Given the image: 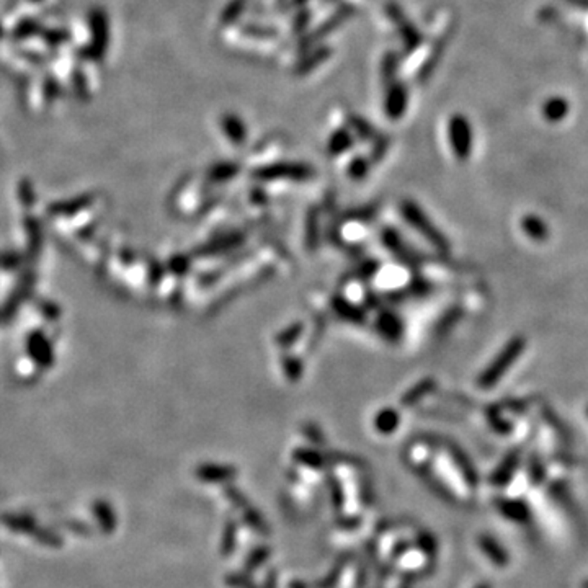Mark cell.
<instances>
[{
    "instance_id": "cell-1",
    "label": "cell",
    "mask_w": 588,
    "mask_h": 588,
    "mask_svg": "<svg viewBox=\"0 0 588 588\" xmlns=\"http://www.w3.org/2000/svg\"><path fill=\"white\" fill-rule=\"evenodd\" d=\"M526 348V340L523 337H513L510 342L503 347L499 354L492 359L489 367H487L478 378V386L482 389H490L494 388L495 384L500 383V379L507 374V371L510 369L518 358L521 357V353Z\"/></svg>"
},
{
    "instance_id": "cell-2",
    "label": "cell",
    "mask_w": 588,
    "mask_h": 588,
    "mask_svg": "<svg viewBox=\"0 0 588 588\" xmlns=\"http://www.w3.org/2000/svg\"><path fill=\"white\" fill-rule=\"evenodd\" d=\"M404 216L415 229L420 232V234L425 237V239L432 243L433 247L437 248L438 252L448 253L449 252V242L446 237L443 236V232L438 229V227L433 224V222L427 218V214L423 213L420 206L414 203H405L404 204Z\"/></svg>"
},
{
    "instance_id": "cell-3",
    "label": "cell",
    "mask_w": 588,
    "mask_h": 588,
    "mask_svg": "<svg viewBox=\"0 0 588 588\" xmlns=\"http://www.w3.org/2000/svg\"><path fill=\"white\" fill-rule=\"evenodd\" d=\"M449 141H451L453 152L458 161H468L469 154L473 151V132L463 116H454L449 123Z\"/></svg>"
},
{
    "instance_id": "cell-4",
    "label": "cell",
    "mask_w": 588,
    "mask_h": 588,
    "mask_svg": "<svg viewBox=\"0 0 588 588\" xmlns=\"http://www.w3.org/2000/svg\"><path fill=\"white\" fill-rule=\"evenodd\" d=\"M25 347L26 352H28V357L33 359L35 364H38V368H50L52 362V348L50 338L45 335V332H31Z\"/></svg>"
},
{
    "instance_id": "cell-5",
    "label": "cell",
    "mask_w": 588,
    "mask_h": 588,
    "mask_svg": "<svg viewBox=\"0 0 588 588\" xmlns=\"http://www.w3.org/2000/svg\"><path fill=\"white\" fill-rule=\"evenodd\" d=\"M0 524L8 531L17 534H30L33 536L36 529L40 528L36 518L26 512H5L0 515Z\"/></svg>"
},
{
    "instance_id": "cell-6",
    "label": "cell",
    "mask_w": 588,
    "mask_h": 588,
    "mask_svg": "<svg viewBox=\"0 0 588 588\" xmlns=\"http://www.w3.org/2000/svg\"><path fill=\"white\" fill-rule=\"evenodd\" d=\"M520 458H521L520 453H518L517 449H515V451L508 453L507 456L503 458L502 463L497 466L494 474H492V484L503 487V485H507L513 478H515L518 466H520Z\"/></svg>"
},
{
    "instance_id": "cell-7",
    "label": "cell",
    "mask_w": 588,
    "mask_h": 588,
    "mask_svg": "<svg viewBox=\"0 0 588 588\" xmlns=\"http://www.w3.org/2000/svg\"><path fill=\"white\" fill-rule=\"evenodd\" d=\"M521 229L534 242H544L549 237L548 224L536 214H526L521 218Z\"/></svg>"
},
{
    "instance_id": "cell-8",
    "label": "cell",
    "mask_w": 588,
    "mask_h": 588,
    "mask_svg": "<svg viewBox=\"0 0 588 588\" xmlns=\"http://www.w3.org/2000/svg\"><path fill=\"white\" fill-rule=\"evenodd\" d=\"M500 513L508 520L524 523L529 518V510L521 500L517 499H503L499 502Z\"/></svg>"
},
{
    "instance_id": "cell-9",
    "label": "cell",
    "mask_w": 588,
    "mask_h": 588,
    "mask_svg": "<svg viewBox=\"0 0 588 588\" xmlns=\"http://www.w3.org/2000/svg\"><path fill=\"white\" fill-rule=\"evenodd\" d=\"M479 546H480V550L484 553L487 558L492 560V564L499 565V567H505L508 564V558L505 554V550L500 548V544L494 541V539L489 538V536H482L479 539Z\"/></svg>"
},
{
    "instance_id": "cell-10",
    "label": "cell",
    "mask_w": 588,
    "mask_h": 588,
    "mask_svg": "<svg viewBox=\"0 0 588 588\" xmlns=\"http://www.w3.org/2000/svg\"><path fill=\"white\" fill-rule=\"evenodd\" d=\"M31 538H33L36 543L47 546V548H57V546L62 544V539L59 538V534H57L56 531H52L51 528L41 526V524Z\"/></svg>"
},
{
    "instance_id": "cell-11",
    "label": "cell",
    "mask_w": 588,
    "mask_h": 588,
    "mask_svg": "<svg viewBox=\"0 0 588 588\" xmlns=\"http://www.w3.org/2000/svg\"><path fill=\"white\" fill-rule=\"evenodd\" d=\"M567 110H569V107H567L565 100L554 98V100H550V102L546 103L544 116L549 121H560L565 116Z\"/></svg>"
},
{
    "instance_id": "cell-12",
    "label": "cell",
    "mask_w": 588,
    "mask_h": 588,
    "mask_svg": "<svg viewBox=\"0 0 588 588\" xmlns=\"http://www.w3.org/2000/svg\"><path fill=\"white\" fill-rule=\"evenodd\" d=\"M435 389V381H433V378H427L425 381H422L420 384H417L414 389L410 391V394L407 396V402H417V400H420L422 397H425L427 394H430V392Z\"/></svg>"
},
{
    "instance_id": "cell-13",
    "label": "cell",
    "mask_w": 588,
    "mask_h": 588,
    "mask_svg": "<svg viewBox=\"0 0 588 588\" xmlns=\"http://www.w3.org/2000/svg\"><path fill=\"white\" fill-rule=\"evenodd\" d=\"M397 425V414L396 412H391V410H386L383 415L379 418V428L386 433H389L391 430H394Z\"/></svg>"
},
{
    "instance_id": "cell-14",
    "label": "cell",
    "mask_w": 588,
    "mask_h": 588,
    "mask_svg": "<svg viewBox=\"0 0 588 588\" xmlns=\"http://www.w3.org/2000/svg\"><path fill=\"white\" fill-rule=\"evenodd\" d=\"M36 30H38V25H36L35 22H31V20H23V22L17 26V30H15V36H17V38H26V36H31L33 33H36Z\"/></svg>"
},
{
    "instance_id": "cell-15",
    "label": "cell",
    "mask_w": 588,
    "mask_h": 588,
    "mask_svg": "<svg viewBox=\"0 0 588 588\" xmlns=\"http://www.w3.org/2000/svg\"><path fill=\"white\" fill-rule=\"evenodd\" d=\"M95 515H97L98 521L103 528H107V529L113 528V520H110V518H108L110 508L107 505H103V503H102V505H97V508H95Z\"/></svg>"
},
{
    "instance_id": "cell-16",
    "label": "cell",
    "mask_w": 588,
    "mask_h": 588,
    "mask_svg": "<svg viewBox=\"0 0 588 588\" xmlns=\"http://www.w3.org/2000/svg\"><path fill=\"white\" fill-rule=\"evenodd\" d=\"M544 468L541 466V463H539V459H531V463H529V478H531V480L533 482H536V484H539V482H541L543 479H544Z\"/></svg>"
},
{
    "instance_id": "cell-17",
    "label": "cell",
    "mask_w": 588,
    "mask_h": 588,
    "mask_svg": "<svg viewBox=\"0 0 588 588\" xmlns=\"http://www.w3.org/2000/svg\"><path fill=\"white\" fill-rule=\"evenodd\" d=\"M20 198H22L23 204L30 206L33 203V187H31L28 180H23V182L20 183Z\"/></svg>"
},
{
    "instance_id": "cell-18",
    "label": "cell",
    "mask_w": 588,
    "mask_h": 588,
    "mask_svg": "<svg viewBox=\"0 0 588 588\" xmlns=\"http://www.w3.org/2000/svg\"><path fill=\"white\" fill-rule=\"evenodd\" d=\"M478 588H492V587H489V585H479Z\"/></svg>"
},
{
    "instance_id": "cell-19",
    "label": "cell",
    "mask_w": 588,
    "mask_h": 588,
    "mask_svg": "<svg viewBox=\"0 0 588 588\" xmlns=\"http://www.w3.org/2000/svg\"><path fill=\"white\" fill-rule=\"evenodd\" d=\"M0 36H2V28H0Z\"/></svg>"
},
{
    "instance_id": "cell-20",
    "label": "cell",
    "mask_w": 588,
    "mask_h": 588,
    "mask_svg": "<svg viewBox=\"0 0 588 588\" xmlns=\"http://www.w3.org/2000/svg\"><path fill=\"white\" fill-rule=\"evenodd\" d=\"M587 415H588V405H587Z\"/></svg>"
}]
</instances>
